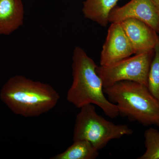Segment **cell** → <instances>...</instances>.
Returning <instances> with one entry per match:
<instances>
[{"mask_svg":"<svg viewBox=\"0 0 159 159\" xmlns=\"http://www.w3.org/2000/svg\"><path fill=\"white\" fill-rule=\"evenodd\" d=\"M154 51L135 54L107 66H97L103 89L122 81H134L148 87V74Z\"/></svg>","mask_w":159,"mask_h":159,"instance_id":"5","label":"cell"},{"mask_svg":"<svg viewBox=\"0 0 159 159\" xmlns=\"http://www.w3.org/2000/svg\"><path fill=\"white\" fill-rule=\"evenodd\" d=\"M158 36H159V31L158 33Z\"/></svg>","mask_w":159,"mask_h":159,"instance_id":"15","label":"cell"},{"mask_svg":"<svg viewBox=\"0 0 159 159\" xmlns=\"http://www.w3.org/2000/svg\"><path fill=\"white\" fill-rule=\"evenodd\" d=\"M73 82L66 99L77 108L89 104L97 105L110 118L119 115L117 106L105 96L103 84L97 72L98 66L80 47L74 49L72 57Z\"/></svg>","mask_w":159,"mask_h":159,"instance_id":"2","label":"cell"},{"mask_svg":"<svg viewBox=\"0 0 159 159\" xmlns=\"http://www.w3.org/2000/svg\"><path fill=\"white\" fill-rule=\"evenodd\" d=\"M80 109L75 120L74 141L86 140L99 151L111 140L133 133L127 125H116L99 116L93 104H87Z\"/></svg>","mask_w":159,"mask_h":159,"instance_id":"4","label":"cell"},{"mask_svg":"<svg viewBox=\"0 0 159 159\" xmlns=\"http://www.w3.org/2000/svg\"><path fill=\"white\" fill-rule=\"evenodd\" d=\"M146 151L138 159H159V131L150 128L144 133Z\"/></svg>","mask_w":159,"mask_h":159,"instance_id":"13","label":"cell"},{"mask_svg":"<svg viewBox=\"0 0 159 159\" xmlns=\"http://www.w3.org/2000/svg\"><path fill=\"white\" fill-rule=\"evenodd\" d=\"M103 91L107 99L117 106L120 116L144 126L159 127V102L146 85L134 81H119Z\"/></svg>","mask_w":159,"mask_h":159,"instance_id":"3","label":"cell"},{"mask_svg":"<svg viewBox=\"0 0 159 159\" xmlns=\"http://www.w3.org/2000/svg\"><path fill=\"white\" fill-rule=\"evenodd\" d=\"M22 0H0V35H9L22 25Z\"/></svg>","mask_w":159,"mask_h":159,"instance_id":"9","label":"cell"},{"mask_svg":"<svg viewBox=\"0 0 159 159\" xmlns=\"http://www.w3.org/2000/svg\"><path fill=\"white\" fill-rule=\"evenodd\" d=\"M159 11V0H152Z\"/></svg>","mask_w":159,"mask_h":159,"instance_id":"14","label":"cell"},{"mask_svg":"<svg viewBox=\"0 0 159 159\" xmlns=\"http://www.w3.org/2000/svg\"><path fill=\"white\" fill-rule=\"evenodd\" d=\"M148 88L159 102V38L154 49L148 74Z\"/></svg>","mask_w":159,"mask_h":159,"instance_id":"12","label":"cell"},{"mask_svg":"<svg viewBox=\"0 0 159 159\" xmlns=\"http://www.w3.org/2000/svg\"><path fill=\"white\" fill-rule=\"evenodd\" d=\"M60 97L50 84L21 75L7 80L0 90L1 100L15 114L39 116L54 108Z\"/></svg>","mask_w":159,"mask_h":159,"instance_id":"1","label":"cell"},{"mask_svg":"<svg viewBox=\"0 0 159 159\" xmlns=\"http://www.w3.org/2000/svg\"><path fill=\"white\" fill-rule=\"evenodd\" d=\"M119 0H85L82 12L86 18L97 23L102 27L107 25L110 14Z\"/></svg>","mask_w":159,"mask_h":159,"instance_id":"10","label":"cell"},{"mask_svg":"<svg viewBox=\"0 0 159 159\" xmlns=\"http://www.w3.org/2000/svg\"><path fill=\"white\" fill-rule=\"evenodd\" d=\"M129 18L142 21L158 33L159 11L152 0H130L124 6H116L110 14L109 22L120 23Z\"/></svg>","mask_w":159,"mask_h":159,"instance_id":"6","label":"cell"},{"mask_svg":"<svg viewBox=\"0 0 159 159\" xmlns=\"http://www.w3.org/2000/svg\"><path fill=\"white\" fill-rule=\"evenodd\" d=\"M132 46L134 54L153 51L158 34L148 25L135 19L120 22Z\"/></svg>","mask_w":159,"mask_h":159,"instance_id":"8","label":"cell"},{"mask_svg":"<svg viewBox=\"0 0 159 159\" xmlns=\"http://www.w3.org/2000/svg\"><path fill=\"white\" fill-rule=\"evenodd\" d=\"M134 54L120 23H111L100 55V66H107Z\"/></svg>","mask_w":159,"mask_h":159,"instance_id":"7","label":"cell"},{"mask_svg":"<svg viewBox=\"0 0 159 159\" xmlns=\"http://www.w3.org/2000/svg\"><path fill=\"white\" fill-rule=\"evenodd\" d=\"M99 156V150L85 140L74 141L64 152L50 158L51 159H95Z\"/></svg>","mask_w":159,"mask_h":159,"instance_id":"11","label":"cell"}]
</instances>
